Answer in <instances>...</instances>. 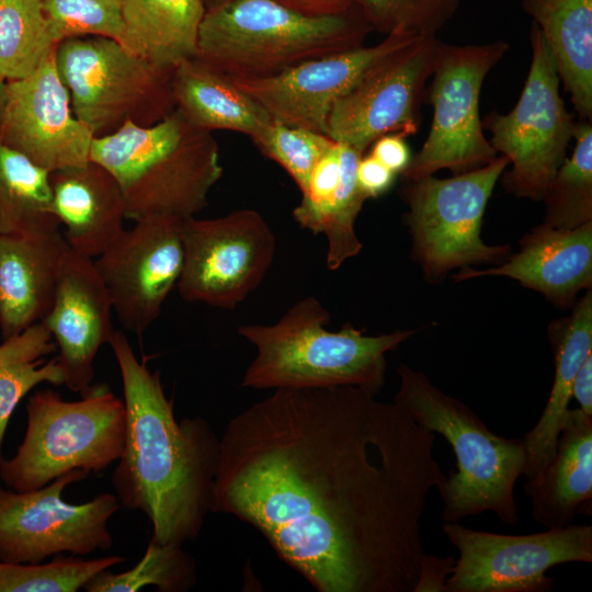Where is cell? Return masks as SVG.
Returning a JSON list of instances; mask_svg holds the SVG:
<instances>
[{"mask_svg": "<svg viewBox=\"0 0 592 592\" xmlns=\"http://www.w3.org/2000/svg\"><path fill=\"white\" fill-rule=\"evenodd\" d=\"M572 397L579 403L580 410L592 415V354L583 362L574 378Z\"/></svg>", "mask_w": 592, "mask_h": 592, "instance_id": "7bdbcfd3", "label": "cell"}, {"mask_svg": "<svg viewBox=\"0 0 592 592\" xmlns=\"http://www.w3.org/2000/svg\"><path fill=\"white\" fill-rule=\"evenodd\" d=\"M57 45L82 36H104L124 44L121 0H39Z\"/></svg>", "mask_w": 592, "mask_h": 592, "instance_id": "8d00e7d4", "label": "cell"}, {"mask_svg": "<svg viewBox=\"0 0 592 592\" xmlns=\"http://www.w3.org/2000/svg\"><path fill=\"white\" fill-rule=\"evenodd\" d=\"M520 252L486 270L460 269L455 281L506 276L561 308L592 286V221L571 229L542 224L520 241Z\"/></svg>", "mask_w": 592, "mask_h": 592, "instance_id": "ffe728a7", "label": "cell"}, {"mask_svg": "<svg viewBox=\"0 0 592 592\" xmlns=\"http://www.w3.org/2000/svg\"><path fill=\"white\" fill-rule=\"evenodd\" d=\"M123 561L119 556L89 560L58 557L33 563L0 560V592H77L100 571Z\"/></svg>", "mask_w": 592, "mask_h": 592, "instance_id": "836d02e7", "label": "cell"}, {"mask_svg": "<svg viewBox=\"0 0 592 592\" xmlns=\"http://www.w3.org/2000/svg\"><path fill=\"white\" fill-rule=\"evenodd\" d=\"M532 517L546 528L572 524L592 514V415L568 409L555 452L544 470L524 483Z\"/></svg>", "mask_w": 592, "mask_h": 592, "instance_id": "603a6c76", "label": "cell"}, {"mask_svg": "<svg viewBox=\"0 0 592 592\" xmlns=\"http://www.w3.org/2000/svg\"><path fill=\"white\" fill-rule=\"evenodd\" d=\"M509 44L448 45L441 42L425 100L433 106L429 135L402 172L405 181L448 169L453 175L492 162L498 156L482 132L479 98L488 72Z\"/></svg>", "mask_w": 592, "mask_h": 592, "instance_id": "8fae6325", "label": "cell"}, {"mask_svg": "<svg viewBox=\"0 0 592 592\" xmlns=\"http://www.w3.org/2000/svg\"><path fill=\"white\" fill-rule=\"evenodd\" d=\"M229 0H203L206 10L218 7Z\"/></svg>", "mask_w": 592, "mask_h": 592, "instance_id": "f6af8a7d", "label": "cell"}, {"mask_svg": "<svg viewBox=\"0 0 592 592\" xmlns=\"http://www.w3.org/2000/svg\"><path fill=\"white\" fill-rule=\"evenodd\" d=\"M26 415L22 443L0 464V480L10 489L35 490L78 469L100 473L122 454L125 405L104 383L89 385L75 401L38 390L27 399Z\"/></svg>", "mask_w": 592, "mask_h": 592, "instance_id": "52a82bcc", "label": "cell"}, {"mask_svg": "<svg viewBox=\"0 0 592 592\" xmlns=\"http://www.w3.org/2000/svg\"><path fill=\"white\" fill-rule=\"evenodd\" d=\"M414 38L387 35L374 46L308 60L272 78L231 81L273 121L327 135V118L333 104L378 60Z\"/></svg>", "mask_w": 592, "mask_h": 592, "instance_id": "ac0fdd59", "label": "cell"}, {"mask_svg": "<svg viewBox=\"0 0 592 592\" xmlns=\"http://www.w3.org/2000/svg\"><path fill=\"white\" fill-rule=\"evenodd\" d=\"M50 172L0 143V235L56 230Z\"/></svg>", "mask_w": 592, "mask_h": 592, "instance_id": "83f0119b", "label": "cell"}, {"mask_svg": "<svg viewBox=\"0 0 592 592\" xmlns=\"http://www.w3.org/2000/svg\"><path fill=\"white\" fill-rule=\"evenodd\" d=\"M39 0H0V73L19 80L55 49Z\"/></svg>", "mask_w": 592, "mask_h": 592, "instance_id": "1f68e13d", "label": "cell"}, {"mask_svg": "<svg viewBox=\"0 0 592 592\" xmlns=\"http://www.w3.org/2000/svg\"><path fill=\"white\" fill-rule=\"evenodd\" d=\"M372 31L358 4L311 16L274 0H229L206 10L194 59L230 80L265 79L362 47Z\"/></svg>", "mask_w": 592, "mask_h": 592, "instance_id": "5b68a950", "label": "cell"}, {"mask_svg": "<svg viewBox=\"0 0 592 592\" xmlns=\"http://www.w3.org/2000/svg\"><path fill=\"white\" fill-rule=\"evenodd\" d=\"M68 249L56 230L0 235V332L9 338L41 321Z\"/></svg>", "mask_w": 592, "mask_h": 592, "instance_id": "44dd1931", "label": "cell"}, {"mask_svg": "<svg viewBox=\"0 0 592 592\" xmlns=\"http://www.w3.org/2000/svg\"><path fill=\"white\" fill-rule=\"evenodd\" d=\"M340 145L341 177L332 196L322 205L293 210L295 221L312 234H323L328 241L327 266L337 270L362 249L354 224L368 197L356 180V167L363 156L354 148Z\"/></svg>", "mask_w": 592, "mask_h": 592, "instance_id": "f546056e", "label": "cell"}, {"mask_svg": "<svg viewBox=\"0 0 592 592\" xmlns=\"http://www.w3.org/2000/svg\"><path fill=\"white\" fill-rule=\"evenodd\" d=\"M55 350L52 334L42 321L0 343V464L8 423L21 399L42 383L65 385L57 357L46 361Z\"/></svg>", "mask_w": 592, "mask_h": 592, "instance_id": "f1b7e54d", "label": "cell"}, {"mask_svg": "<svg viewBox=\"0 0 592 592\" xmlns=\"http://www.w3.org/2000/svg\"><path fill=\"white\" fill-rule=\"evenodd\" d=\"M371 147V155L395 174L402 173L411 160L408 145L400 134L384 135Z\"/></svg>", "mask_w": 592, "mask_h": 592, "instance_id": "ab89813d", "label": "cell"}, {"mask_svg": "<svg viewBox=\"0 0 592 592\" xmlns=\"http://www.w3.org/2000/svg\"><path fill=\"white\" fill-rule=\"evenodd\" d=\"M87 475L72 470L30 491L0 486V560L33 563L111 549L107 523L121 505L117 497L104 492L80 504L62 499L64 490Z\"/></svg>", "mask_w": 592, "mask_h": 592, "instance_id": "4fadbf2b", "label": "cell"}, {"mask_svg": "<svg viewBox=\"0 0 592 592\" xmlns=\"http://www.w3.org/2000/svg\"><path fill=\"white\" fill-rule=\"evenodd\" d=\"M90 160L117 181L126 218L194 217L208 205V193L223 177L219 146L174 110L150 126L126 123L94 137Z\"/></svg>", "mask_w": 592, "mask_h": 592, "instance_id": "277c9868", "label": "cell"}, {"mask_svg": "<svg viewBox=\"0 0 592 592\" xmlns=\"http://www.w3.org/2000/svg\"><path fill=\"white\" fill-rule=\"evenodd\" d=\"M555 373L550 394L536 424L524 435L526 465L523 476L535 480L554 455L563 418L572 398L574 378L592 354V291L577 299L569 317L549 327Z\"/></svg>", "mask_w": 592, "mask_h": 592, "instance_id": "cb8c5ba5", "label": "cell"}, {"mask_svg": "<svg viewBox=\"0 0 592 592\" xmlns=\"http://www.w3.org/2000/svg\"><path fill=\"white\" fill-rule=\"evenodd\" d=\"M329 311L314 296L294 304L273 325H246L238 333L257 349L241 386L252 389L360 387L376 396L385 384L386 354L415 333L365 335L352 325L326 329Z\"/></svg>", "mask_w": 592, "mask_h": 592, "instance_id": "3957f363", "label": "cell"}, {"mask_svg": "<svg viewBox=\"0 0 592 592\" xmlns=\"http://www.w3.org/2000/svg\"><path fill=\"white\" fill-rule=\"evenodd\" d=\"M8 84L9 81L0 73V128L8 102Z\"/></svg>", "mask_w": 592, "mask_h": 592, "instance_id": "ee69618b", "label": "cell"}, {"mask_svg": "<svg viewBox=\"0 0 592 592\" xmlns=\"http://www.w3.org/2000/svg\"><path fill=\"white\" fill-rule=\"evenodd\" d=\"M182 241L180 296L224 309H234L261 284L276 248L271 227L251 208L210 219H184Z\"/></svg>", "mask_w": 592, "mask_h": 592, "instance_id": "5bb4252c", "label": "cell"}, {"mask_svg": "<svg viewBox=\"0 0 592 592\" xmlns=\"http://www.w3.org/2000/svg\"><path fill=\"white\" fill-rule=\"evenodd\" d=\"M294 11L311 16L338 15L356 7L358 0H274Z\"/></svg>", "mask_w": 592, "mask_h": 592, "instance_id": "b9f144b4", "label": "cell"}, {"mask_svg": "<svg viewBox=\"0 0 592 592\" xmlns=\"http://www.w3.org/2000/svg\"><path fill=\"white\" fill-rule=\"evenodd\" d=\"M93 138L73 114L55 49L29 76L9 81L0 143L53 172L88 163Z\"/></svg>", "mask_w": 592, "mask_h": 592, "instance_id": "e0dca14e", "label": "cell"}, {"mask_svg": "<svg viewBox=\"0 0 592 592\" xmlns=\"http://www.w3.org/2000/svg\"><path fill=\"white\" fill-rule=\"evenodd\" d=\"M173 93L175 110L192 125L210 133L231 130L252 139L273 121L230 79L194 58L174 68Z\"/></svg>", "mask_w": 592, "mask_h": 592, "instance_id": "484cf974", "label": "cell"}, {"mask_svg": "<svg viewBox=\"0 0 592 592\" xmlns=\"http://www.w3.org/2000/svg\"><path fill=\"white\" fill-rule=\"evenodd\" d=\"M194 558L178 544L150 539L140 560L130 569L114 573L104 569L83 588L87 592H138L155 587L159 592H185L196 583Z\"/></svg>", "mask_w": 592, "mask_h": 592, "instance_id": "d6a6232c", "label": "cell"}, {"mask_svg": "<svg viewBox=\"0 0 592 592\" xmlns=\"http://www.w3.org/2000/svg\"><path fill=\"white\" fill-rule=\"evenodd\" d=\"M183 219L150 217L134 221L94 265L122 326L141 338L160 316L183 267Z\"/></svg>", "mask_w": 592, "mask_h": 592, "instance_id": "2e32d148", "label": "cell"}, {"mask_svg": "<svg viewBox=\"0 0 592 592\" xmlns=\"http://www.w3.org/2000/svg\"><path fill=\"white\" fill-rule=\"evenodd\" d=\"M341 177L340 145L337 143L314 168L298 208L309 209L326 203L334 193Z\"/></svg>", "mask_w": 592, "mask_h": 592, "instance_id": "74e56055", "label": "cell"}, {"mask_svg": "<svg viewBox=\"0 0 592 592\" xmlns=\"http://www.w3.org/2000/svg\"><path fill=\"white\" fill-rule=\"evenodd\" d=\"M107 344L126 410L124 446L112 475L115 496L149 519L151 540L183 545L200 535L210 512L220 437L201 417L175 419L160 372L136 357L122 331L114 330Z\"/></svg>", "mask_w": 592, "mask_h": 592, "instance_id": "7a4b0ae2", "label": "cell"}, {"mask_svg": "<svg viewBox=\"0 0 592 592\" xmlns=\"http://www.w3.org/2000/svg\"><path fill=\"white\" fill-rule=\"evenodd\" d=\"M441 41L417 37L378 60L332 106L327 136L362 155L379 137L414 135Z\"/></svg>", "mask_w": 592, "mask_h": 592, "instance_id": "9a60e30c", "label": "cell"}, {"mask_svg": "<svg viewBox=\"0 0 592 592\" xmlns=\"http://www.w3.org/2000/svg\"><path fill=\"white\" fill-rule=\"evenodd\" d=\"M55 62L73 114L94 137L126 123L150 126L175 110L174 68L158 66L104 36L61 41Z\"/></svg>", "mask_w": 592, "mask_h": 592, "instance_id": "ba28073f", "label": "cell"}, {"mask_svg": "<svg viewBox=\"0 0 592 592\" xmlns=\"http://www.w3.org/2000/svg\"><path fill=\"white\" fill-rule=\"evenodd\" d=\"M509 166L504 156L447 179L433 175L405 181L402 197L412 237V257L430 281L455 267L503 262L510 246L481 239L482 218L493 189Z\"/></svg>", "mask_w": 592, "mask_h": 592, "instance_id": "9c48e42d", "label": "cell"}, {"mask_svg": "<svg viewBox=\"0 0 592 592\" xmlns=\"http://www.w3.org/2000/svg\"><path fill=\"white\" fill-rule=\"evenodd\" d=\"M581 119L592 117V0H522Z\"/></svg>", "mask_w": 592, "mask_h": 592, "instance_id": "d4e9b609", "label": "cell"}, {"mask_svg": "<svg viewBox=\"0 0 592 592\" xmlns=\"http://www.w3.org/2000/svg\"><path fill=\"white\" fill-rule=\"evenodd\" d=\"M576 146L549 181L543 196L544 223L571 229L592 221V125L582 119L576 124Z\"/></svg>", "mask_w": 592, "mask_h": 592, "instance_id": "4dcf8cb0", "label": "cell"}, {"mask_svg": "<svg viewBox=\"0 0 592 592\" xmlns=\"http://www.w3.org/2000/svg\"><path fill=\"white\" fill-rule=\"evenodd\" d=\"M442 530L458 550L446 592H548L551 567L592 562V526L565 527L525 535L477 531L458 522Z\"/></svg>", "mask_w": 592, "mask_h": 592, "instance_id": "7c38bea8", "label": "cell"}, {"mask_svg": "<svg viewBox=\"0 0 592 592\" xmlns=\"http://www.w3.org/2000/svg\"><path fill=\"white\" fill-rule=\"evenodd\" d=\"M121 11L123 45L132 52L167 68L194 58L203 0H121Z\"/></svg>", "mask_w": 592, "mask_h": 592, "instance_id": "4316f807", "label": "cell"}, {"mask_svg": "<svg viewBox=\"0 0 592 592\" xmlns=\"http://www.w3.org/2000/svg\"><path fill=\"white\" fill-rule=\"evenodd\" d=\"M53 210L65 226L68 247L90 259L103 253L125 229V204L115 178L94 161L49 174Z\"/></svg>", "mask_w": 592, "mask_h": 592, "instance_id": "7402d4cb", "label": "cell"}, {"mask_svg": "<svg viewBox=\"0 0 592 592\" xmlns=\"http://www.w3.org/2000/svg\"><path fill=\"white\" fill-rule=\"evenodd\" d=\"M455 559L424 554L413 592H446V580L453 571Z\"/></svg>", "mask_w": 592, "mask_h": 592, "instance_id": "60d3db41", "label": "cell"}, {"mask_svg": "<svg viewBox=\"0 0 592 592\" xmlns=\"http://www.w3.org/2000/svg\"><path fill=\"white\" fill-rule=\"evenodd\" d=\"M251 140L262 155L291 175L301 194L316 164L337 144L325 134L275 121Z\"/></svg>", "mask_w": 592, "mask_h": 592, "instance_id": "d590c367", "label": "cell"}, {"mask_svg": "<svg viewBox=\"0 0 592 592\" xmlns=\"http://www.w3.org/2000/svg\"><path fill=\"white\" fill-rule=\"evenodd\" d=\"M531 45V67L517 103L508 114L492 112L481 122L492 135V148L512 164L502 177L505 192L538 202L566 159L577 122L560 96L554 57L535 23Z\"/></svg>", "mask_w": 592, "mask_h": 592, "instance_id": "30bf717a", "label": "cell"}, {"mask_svg": "<svg viewBox=\"0 0 592 592\" xmlns=\"http://www.w3.org/2000/svg\"><path fill=\"white\" fill-rule=\"evenodd\" d=\"M355 386L275 389L220 436L210 512L253 526L318 592H413L445 480L435 433Z\"/></svg>", "mask_w": 592, "mask_h": 592, "instance_id": "6da1fadb", "label": "cell"}, {"mask_svg": "<svg viewBox=\"0 0 592 592\" xmlns=\"http://www.w3.org/2000/svg\"><path fill=\"white\" fill-rule=\"evenodd\" d=\"M460 0H358L373 31L384 35L429 37L453 18Z\"/></svg>", "mask_w": 592, "mask_h": 592, "instance_id": "e575fe53", "label": "cell"}, {"mask_svg": "<svg viewBox=\"0 0 592 592\" xmlns=\"http://www.w3.org/2000/svg\"><path fill=\"white\" fill-rule=\"evenodd\" d=\"M113 307L92 259L69 247L59 266L53 304L41 320L58 350L65 386L81 392L94 378V360L114 328Z\"/></svg>", "mask_w": 592, "mask_h": 592, "instance_id": "d6986e66", "label": "cell"}, {"mask_svg": "<svg viewBox=\"0 0 592 592\" xmlns=\"http://www.w3.org/2000/svg\"><path fill=\"white\" fill-rule=\"evenodd\" d=\"M398 374L400 385L392 401L419 424L441 434L456 457V471L437 488L443 521L459 522L489 511L515 525L514 486L526 465L523 439L493 433L469 406L443 392L424 373L401 364Z\"/></svg>", "mask_w": 592, "mask_h": 592, "instance_id": "8992f818", "label": "cell"}, {"mask_svg": "<svg viewBox=\"0 0 592 592\" xmlns=\"http://www.w3.org/2000/svg\"><path fill=\"white\" fill-rule=\"evenodd\" d=\"M395 173L371 153L362 156L356 167V180L368 198H376L387 192L395 180Z\"/></svg>", "mask_w": 592, "mask_h": 592, "instance_id": "f35d334b", "label": "cell"}]
</instances>
